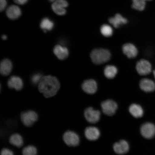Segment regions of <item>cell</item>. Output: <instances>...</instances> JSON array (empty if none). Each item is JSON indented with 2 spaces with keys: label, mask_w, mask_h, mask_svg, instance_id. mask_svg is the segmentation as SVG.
Masks as SVG:
<instances>
[{
  "label": "cell",
  "mask_w": 155,
  "mask_h": 155,
  "mask_svg": "<svg viewBox=\"0 0 155 155\" xmlns=\"http://www.w3.org/2000/svg\"><path fill=\"white\" fill-rule=\"evenodd\" d=\"M61 85L55 77L48 75L42 77L38 84V90L45 98H51L56 95Z\"/></svg>",
  "instance_id": "1"
},
{
  "label": "cell",
  "mask_w": 155,
  "mask_h": 155,
  "mask_svg": "<svg viewBox=\"0 0 155 155\" xmlns=\"http://www.w3.org/2000/svg\"><path fill=\"white\" fill-rule=\"evenodd\" d=\"M111 56L110 51L104 48L95 49L90 55L93 62L97 65L101 64L109 61Z\"/></svg>",
  "instance_id": "2"
},
{
  "label": "cell",
  "mask_w": 155,
  "mask_h": 155,
  "mask_svg": "<svg viewBox=\"0 0 155 155\" xmlns=\"http://www.w3.org/2000/svg\"><path fill=\"white\" fill-rule=\"evenodd\" d=\"M38 114L34 110H27L22 112L21 114V121L26 127H31L38 121Z\"/></svg>",
  "instance_id": "3"
},
{
  "label": "cell",
  "mask_w": 155,
  "mask_h": 155,
  "mask_svg": "<svg viewBox=\"0 0 155 155\" xmlns=\"http://www.w3.org/2000/svg\"><path fill=\"white\" fill-rule=\"evenodd\" d=\"M62 138L64 142L68 147H77L80 143L79 135L72 131H65L63 135Z\"/></svg>",
  "instance_id": "4"
},
{
  "label": "cell",
  "mask_w": 155,
  "mask_h": 155,
  "mask_svg": "<svg viewBox=\"0 0 155 155\" xmlns=\"http://www.w3.org/2000/svg\"><path fill=\"white\" fill-rule=\"evenodd\" d=\"M69 3L67 0H57L54 2L51 5V9L55 14L63 16L67 13V8Z\"/></svg>",
  "instance_id": "5"
},
{
  "label": "cell",
  "mask_w": 155,
  "mask_h": 155,
  "mask_svg": "<svg viewBox=\"0 0 155 155\" xmlns=\"http://www.w3.org/2000/svg\"><path fill=\"white\" fill-rule=\"evenodd\" d=\"M137 71L139 75H147L152 72V64L148 60L142 59L140 60L137 64Z\"/></svg>",
  "instance_id": "6"
},
{
  "label": "cell",
  "mask_w": 155,
  "mask_h": 155,
  "mask_svg": "<svg viewBox=\"0 0 155 155\" xmlns=\"http://www.w3.org/2000/svg\"><path fill=\"white\" fill-rule=\"evenodd\" d=\"M101 106L103 112L109 116L114 115L118 107L117 104L113 100H110L102 102Z\"/></svg>",
  "instance_id": "7"
},
{
  "label": "cell",
  "mask_w": 155,
  "mask_h": 155,
  "mask_svg": "<svg viewBox=\"0 0 155 155\" xmlns=\"http://www.w3.org/2000/svg\"><path fill=\"white\" fill-rule=\"evenodd\" d=\"M84 115L87 120L89 123L95 124L99 121L101 113L98 110H94L91 107H89L85 110Z\"/></svg>",
  "instance_id": "8"
},
{
  "label": "cell",
  "mask_w": 155,
  "mask_h": 155,
  "mask_svg": "<svg viewBox=\"0 0 155 155\" xmlns=\"http://www.w3.org/2000/svg\"><path fill=\"white\" fill-rule=\"evenodd\" d=\"M140 133L143 137L147 139H151L155 136V125L151 123L143 124L140 128Z\"/></svg>",
  "instance_id": "9"
},
{
  "label": "cell",
  "mask_w": 155,
  "mask_h": 155,
  "mask_svg": "<svg viewBox=\"0 0 155 155\" xmlns=\"http://www.w3.org/2000/svg\"><path fill=\"white\" fill-rule=\"evenodd\" d=\"M5 14L8 18L11 20H16L22 15V11L18 6L12 5L6 10Z\"/></svg>",
  "instance_id": "10"
},
{
  "label": "cell",
  "mask_w": 155,
  "mask_h": 155,
  "mask_svg": "<svg viewBox=\"0 0 155 155\" xmlns=\"http://www.w3.org/2000/svg\"><path fill=\"white\" fill-rule=\"evenodd\" d=\"M139 86L141 90L145 92H152L155 91V82L150 79H141Z\"/></svg>",
  "instance_id": "11"
},
{
  "label": "cell",
  "mask_w": 155,
  "mask_h": 155,
  "mask_svg": "<svg viewBox=\"0 0 155 155\" xmlns=\"http://www.w3.org/2000/svg\"><path fill=\"white\" fill-rule=\"evenodd\" d=\"M113 149L116 153L123 155L127 153L129 150V146L127 141L121 140L114 144Z\"/></svg>",
  "instance_id": "12"
},
{
  "label": "cell",
  "mask_w": 155,
  "mask_h": 155,
  "mask_svg": "<svg viewBox=\"0 0 155 155\" xmlns=\"http://www.w3.org/2000/svg\"><path fill=\"white\" fill-rule=\"evenodd\" d=\"M83 90L87 94H93L97 90V86L95 81L93 79H89L85 81L82 85Z\"/></svg>",
  "instance_id": "13"
},
{
  "label": "cell",
  "mask_w": 155,
  "mask_h": 155,
  "mask_svg": "<svg viewBox=\"0 0 155 155\" xmlns=\"http://www.w3.org/2000/svg\"><path fill=\"white\" fill-rule=\"evenodd\" d=\"M85 135L88 140L95 141L100 137L99 130L95 127H90L86 128L84 132Z\"/></svg>",
  "instance_id": "14"
},
{
  "label": "cell",
  "mask_w": 155,
  "mask_h": 155,
  "mask_svg": "<svg viewBox=\"0 0 155 155\" xmlns=\"http://www.w3.org/2000/svg\"><path fill=\"white\" fill-rule=\"evenodd\" d=\"M123 53L129 58H134L138 54V50L133 44L127 43L124 45L123 47Z\"/></svg>",
  "instance_id": "15"
},
{
  "label": "cell",
  "mask_w": 155,
  "mask_h": 155,
  "mask_svg": "<svg viewBox=\"0 0 155 155\" xmlns=\"http://www.w3.org/2000/svg\"><path fill=\"white\" fill-rule=\"evenodd\" d=\"M24 141L22 136L17 133L12 134L9 138L10 144L18 148L23 146L24 143Z\"/></svg>",
  "instance_id": "16"
},
{
  "label": "cell",
  "mask_w": 155,
  "mask_h": 155,
  "mask_svg": "<svg viewBox=\"0 0 155 155\" xmlns=\"http://www.w3.org/2000/svg\"><path fill=\"white\" fill-rule=\"evenodd\" d=\"M8 85L9 88L15 89L16 91H20L22 90L23 87V81L20 78L13 76L8 80Z\"/></svg>",
  "instance_id": "17"
},
{
  "label": "cell",
  "mask_w": 155,
  "mask_h": 155,
  "mask_svg": "<svg viewBox=\"0 0 155 155\" xmlns=\"http://www.w3.org/2000/svg\"><path fill=\"white\" fill-rule=\"evenodd\" d=\"M55 55L60 60H64L69 55V51L67 48L59 45L55 46L54 49Z\"/></svg>",
  "instance_id": "18"
},
{
  "label": "cell",
  "mask_w": 155,
  "mask_h": 155,
  "mask_svg": "<svg viewBox=\"0 0 155 155\" xmlns=\"http://www.w3.org/2000/svg\"><path fill=\"white\" fill-rule=\"evenodd\" d=\"M12 68V63L11 61L9 59H4L1 62L0 68L1 74L5 76L9 75L11 72Z\"/></svg>",
  "instance_id": "19"
},
{
  "label": "cell",
  "mask_w": 155,
  "mask_h": 155,
  "mask_svg": "<svg viewBox=\"0 0 155 155\" xmlns=\"http://www.w3.org/2000/svg\"><path fill=\"white\" fill-rule=\"evenodd\" d=\"M129 111L131 115L135 118H140L144 115L143 108L141 106L137 104H132L129 107Z\"/></svg>",
  "instance_id": "20"
},
{
  "label": "cell",
  "mask_w": 155,
  "mask_h": 155,
  "mask_svg": "<svg viewBox=\"0 0 155 155\" xmlns=\"http://www.w3.org/2000/svg\"><path fill=\"white\" fill-rule=\"evenodd\" d=\"M109 21L116 28H119L121 25L127 24V19L119 14H116L115 16L110 18Z\"/></svg>",
  "instance_id": "21"
},
{
  "label": "cell",
  "mask_w": 155,
  "mask_h": 155,
  "mask_svg": "<svg viewBox=\"0 0 155 155\" xmlns=\"http://www.w3.org/2000/svg\"><path fill=\"white\" fill-rule=\"evenodd\" d=\"M54 25L53 21L48 17H45L41 21L40 27L45 31H46V30H52L54 28Z\"/></svg>",
  "instance_id": "22"
},
{
  "label": "cell",
  "mask_w": 155,
  "mask_h": 155,
  "mask_svg": "<svg viewBox=\"0 0 155 155\" xmlns=\"http://www.w3.org/2000/svg\"><path fill=\"white\" fill-rule=\"evenodd\" d=\"M117 69L113 65L107 66L104 70V74L106 78L109 79L114 78L117 74Z\"/></svg>",
  "instance_id": "23"
},
{
  "label": "cell",
  "mask_w": 155,
  "mask_h": 155,
  "mask_svg": "<svg viewBox=\"0 0 155 155\" xmlns=\"http://www.w3.org/2000/svg\"><path fill=\"white\" fill-rule=\"evenodd\" d=\"M38 150L33 145H27L22 149V155H38Z\"/></svg>",
  "instance_id": "24"
},
{
  "label": "cell",
  "mask_w": 155,
  "mask_h": 155,
  "mask_svg": "<svg viewBox=\"0 0 155 155\" xmlns=\"http://www.w3.org/2000/svg\"><path fill=\"white\" fill-rule=\"evenodd\" d=\"M133 9L139 11H143L145 8L146 2L143 0H132Z\"/></svg>",
  "instance_id": "25"
},
{
  "label": "cell",
  "mask_w": 155,
  "mask_h": 155,
  "mask_svg": "<svg viewBox=\"0 0 155 155\" xmlns=\"http://www.w3.org/2000/svg\"><path fill=\"white\" fill-rule=\"evenodd\" d=\"M100 30L103 35L106 37H109L113 34V30L112 28L108 25H103L101 28Z\"/></svg>",
  "instance_id": "26"
},
{
  "label": "cell",
  "mask_w": 155,
  "mask_h": 155,
  "mask_svg": "<svg viewBox=\"0 0 155 155\" xmlns=\"http://www.w3.org/2000/svg\"><path fill=\"white\" fill-rule=\"evenodd\" d=\"M42 78V75L39 74H35L32 77V82L34 84H37L39 83Z\"/></svg>",
  "instance_id": "27"
},
{
  "label": "cell",
  "mask_w": 155,
  "mask_h": 155,
  "mask_svg": "<svg viewBox=\"0 0 155 155\" xmlns=\"http://www.w3.org/2000/svg\"><path fill=\"white\" fill-rule=\"evenodd\" d=\"M1 155H15L13 151L8 148H3L1 150Z\"/></svg>",
  "instance_id": "28"
},
{
  "label": "cell",
  "mask_w": 155,
  "mask_h": 155,
  "mask_svg": "<svg viewBox=\"0 0 155 155\" xmlns=\"http://www.w3.org/2000/svg\"><path fill=\"white\" fill-rule=\"evenodd\" d=\"M7 0H0V11H4L7 7Z\"/></svg>",
  "instance_id": "29"
},
{
  "label": "cell",
  "mask_w": 155,
  "mask_h": 155,
  "mask_svg": "<svg viewBox=\"0 0 155 155\" xmlns=\"http://www.w3.org/2000/svg\"><path fill=\"white\" fill-rule=\"evenodd\" d=\"M28 0H13L14 2L20 5H24L28 2Z\"/></svg>",
  "instance_id": "30"
},
{
  "label": "cell",
  "mask_w": 155,
  "mask_h": 155,
  "mask_svg": "<svg viewBox=\"0 0 155 155\" xmlns=\"http://www.w3.org/2000/svg\"><path fill=\"white\" fill-rule=\"evenodd\" d=\"M2 38L3 40H5L7 38V37L5 35H3L2 36Z\"/></svg>",
  "instance_id": "31"
},
{
  "label": "cell",
  "mask_w": 155,
  "mask_h": 155,
  "mask_svg": "<svg viewBox=\"0 0 155 155\" xmlns=\"http://www.w3.org/2000/svg\"><path fill=\"white\" fill-rule=\"evenodd\" d=\"M152 72H153V76L154 77V78L155 79V68L154 70Z\"/></svg>",
  "instance_id": "32"
},
{
  "label": "cell",
  "mask_w": 155,
  "mask_h": 155,
  "mask_svg": "<svg viewBox=\"0 0 155 155\" xmlns=\"http://www.w3.org/2000/svg\"><path fill=\"white\" fill-rule=\"evenodd\" d=\"M48 1L50 2H51L53 3L55 1H57V0H48Z\"/></svg>",
  "instance_id": "33"
},
{
  "label": "cell",
  "mask_w": 155,
  "mask_h": 155,
  "mask_svg": "<svg viewBox=\"0 0 155 155\" xmlns=\"http://www.w3.org/2000/svg\"><path fill=\"white\" fill-rule=\"evenodd\" d=\"M143 1H145V2H147V1H152V0H143Z\"/></svg>",
  "instance_id": "34"
}]
</instances>
